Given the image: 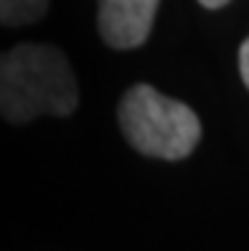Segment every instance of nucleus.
<instances>
[{"label": "nucleus", "mask_w": 249, "mask_h": 251, "mask_svg": "<svg viewBox=\"0 0 249 251\" xmlns=\"http://www.w3.org/2000/svg\"><path fill=\"white\" fill-rule=\"evenodd\" d=\"M239 74H242V79L249 89V38H244L242 49H239Z\"/></svg>", "instance_id": "39448f33"}, {"label": "nucleus", "mask_w": 249, "mask_h": 251, "mask_svg": "<svg viewBox=\"0 0 249 251\" xmlns=\"http://www.w3.org/2000/svg\"><path fill=\"white\" fill-rule=\"evenodd\" d=\"M198 3H201L203 8H221V5L229 3V0H198Z\"/></svg>", "instance_id": "423d86ee"}, {"label": "nucleus", "mask_w": 249, "mask_h": 251, "mask_svg": "<svg viewBox=\"0 0 249 251\" xmlns=\"http://www.w3.org/2000/svg\"><path fill=\"white\" fill-rule=\"evenodd\" d=\"M160 0H99V33L110 49H138L148 38Z\"/></svg>", "instance_id": "7ed1b4c3"}, {"label": "nucleus", "mask_w": 249, "mask_h": 251, "mask_svg": "<svg viewBox=\"0 0 249 251\" xmlns=\"http://www.w3.org/2000/svg\"><path fill=\"white\" fill-rule=\"evenodd\" d=\"M120 127L138 152L158 160H181L201 137L196 112L150 84H135L120 101Z\"/></svg>", "instance_id": "f03ea898"}, {"label": "nucleus", "mask_w": 249, "mask_h": 251, "mask_svg": "<svg viewBox=\"0 0 249 251\" xmlns=\"http://www.w3.org/2000/svg\"><path fill=\"white\" fill-rule=\"evenodd\" d=\"M77 81L66 56L49 43H21L3 53L0 109L13 125L41 114L66 117L77 109Z\"/></svg>", "instance_id": "f257e3e1"}, {"label": "nucleus", "mask_w": 249, "mask_h": 251, "mask_svg": "<svg viewBox=\"0 0 249 251\" xmlns=\"http://www.w3.org/2000/svg\"><path fill=\"white\" fill-rule=\"evenodd\" d=\"M49 0H0V21L5 25L36 23L46 16Z\"/></svg>", "instance_id": "20e7f679"}]
</instances>
